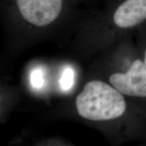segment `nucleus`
<instances>
[{
  "label": "nucleus",
  "instance_id": "1",
  "mask_svg": "<svg viewBox=\"0 0 146 146\" xmlns=\"http://www.w3.org/2000/svg\"><path fill=\"white\" fill-rule=\"evenodd\" d=\"M77 112L81 117L94 121L117 118L124 114L126 102L116 88L100 81L87 83L76 100Z\"/></svg>",
  "mask_w": 146,
  "mask_h": 146
},
{
  "label": "nucleus",
  "instance_id": "2",
  "mask_svg": "<svg viewBox=\"0 0 146 146\" xmlns=\"http://www.w3.org/2000/svg\"><path fill=\"white\" fill-rule=\"evenodd\" d=\"M24 19L37 27H45L59 16L62 0H16Z\"/></svg>",
  "mask_w": 146,
  "mask_h": 146
},
{
  "label": "nucleus",
  "instance_id": "3",
  "mask_svg": "<svg viewBox=\"0 0 146 146\" xmlns=\"http://www.w3.org/2000/svg\"><path fill=\"white\" fill-rule=\"evenodd\" d=\"M110 82L122 94L146 98V70L141 60H135L125 74H112Z\"/></svg>",
  "mask_w": 146,
  "mask_h": 146
},
{
  "label": "nucleus",
  "instance_id": "4",
  "mask_svg": "<svg viewBox=\"0 0 146 146\" xmlns=\"http://www.w3.org/2000/svg\"><path fill=\"white\" fill-rule=\"evenodd\" d=\"M114 22L120 28L135 27L146 20V0H126L116 9Z\"/></svg>",
  "mask_w": 146,
  "mask_h": 146
},
{
  "label": "nucleus",
  "instance_id": "5",
  "mask_svg": "<svg viewBox=\"0 0 146 146\" xmlns=\"http://www.w3.org/2000/svg\"><path fill=\"white\" fill-rule=\"evenodd\" d=\"M74 83V72L70 68H66L60 79V86L64 91H68Z\"/></svg>",
  "mask_w": 146,
  "mask_h": 146
},
{
  "label": "nucleus",
  "instance_id": "6",
  "mask_svg": "<svg viewBox=\"0 0 146 146\" xmlns=\"http://www.w3.org/2000/svg\"><path fill=\"white\" fill-rule=\"evenodd\" d=\"M31 83L35 89H40L43 85L42 72L39 69L34 70L31 74Z\"/></svg>",
  "mask_w": 146,
  "mask_h": 146
},
{
  "label": "nucleus",
  "instance_id": "7",
  "mask_svg": "<svg viewBox=\"0 0 146 146\" xmlns=\"http://www.w3.org/2000/svg\"><path fill=\"white\" fill-rule=\"evenodd\" d=\"M143 64H144V67H145V70H146V50H145V55H144Z\"/></svg>",
  "mask_w": 146,
  "mask_h": 146
}]
</instances>
